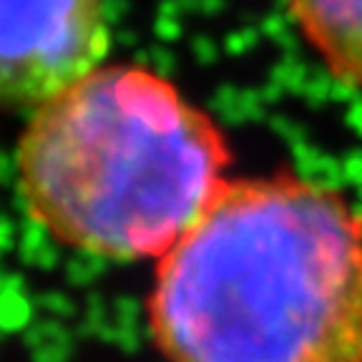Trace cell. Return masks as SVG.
I'll list each match as a JSON object with an SVG mask.
<instances>
[{
    "label": "cell",
    "mask_w": 362,
    "mask_h": 362,
    "mask_svg": "<svg viewBox=\"0 0 362 362\" xmlns=\"http://www.w3.org/2000/svg\"><path fill=\"white\" fill-rule=\"evenodd\" d=\"M166 362H362V216L302 176L229 179L156 264Z\"/></svg>",
    "instance_id": "obj_1"
},
{
    "label": "cell",
    "mask_w": 362,
    "mask_h": 362,
    "mask_svg": "<svg viewBox=\"0 0 362 362\" xmlns=\"http://www.w3.org/2000/svg\"><path fill=\"white\" fill-rule=\"evenodd\" d=\"M229 144L209 113L141 66H98L30 113L18 192L56 242L161 259L221 192Z\"/></svg>",
    "instance_id": "obj_2"
},
{
    "label": "cell",
    "mask_w": 362,
    "mask_h": 362,
    "mask_svg": "<svg viewBox=\"0 0 362 362\" xmlns=\"http://www.w3.org/2000/svg\"><path fill=\"white\" fill-rule=\"evenodd\" d=\"M106 0H0V106L35 111L103 66Z\"/></svg>",
    "instance_id": "obj_3"
},
{
    "label": "cell",
    "mask_w": 362,
    "mask_h": 362,
    "mask_svg": "<svg viewBox=\"0 0 362 362\" xmlns=\"http://www.w3.org/2000/svg\"><path fill=\"white\" fill-rule=\"evenodd\" d=\"M334 78L362 90V0H284Z\"/></svg>",
    "instance_id": "obj_4"
}]
</instances>
